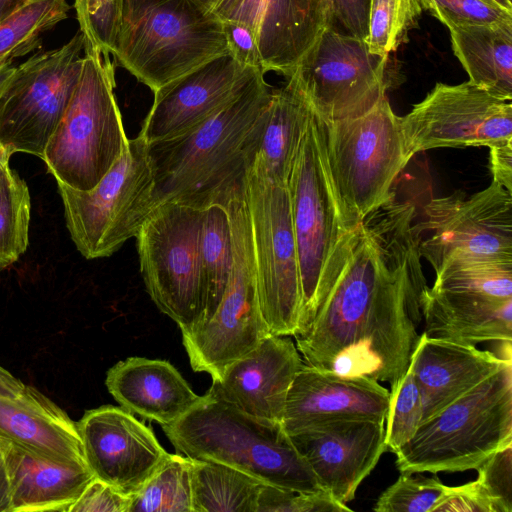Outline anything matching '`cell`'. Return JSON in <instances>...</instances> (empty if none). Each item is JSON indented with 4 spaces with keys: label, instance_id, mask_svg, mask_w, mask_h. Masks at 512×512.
I'll return each instance as SVG.
<instances>
[{
    "label": "cell",
    "instance_id": "cell-1",
    "mask_svg": "<svg viewBox=\"0 0 512 512\" xmlns=\"http://www.w3.org/2000/svg\"><path fill=\"white\" fill-rule=\"evenodd\" d=\"M414 206L392 196L358 226L349 260L309 327L295 335L304 364L387 382L408 370L427 284Z\"/></svg>",
    "mask_w": 512,
    "mask_h": 512
},
{
    "label": "cell",
    "instance_id": "cell-2",
    "mask_svg": "<svg viewBox=\"0 0 512 512\" xmlns=\"http://www.w3.org/2000/svg\"><path fill=\"white\" fill-rule=\"evenodd\" d=\"M258 70L224 107L195 128L147 143L155 206L204 209L240 178L256 153L272 89Z\"/></svg>",
    "mask_w": 512,
    "mask_h": 512
},
{
    "label": "cell",
    "instance_id": "cell-3",
    "mask_svg": "<svg viewBox=\"0 0 512 512\" xmlns=\"http://www.w3.org/2000/svg\"><path fill=\"white\" fill-rule=\"evenodd\" d=\"M286 185L301 286L297 335L309 327L340 277L358 229L349 231L341 219L326 163L324 122L313 108Z\"/></svg>",
    "mask_w": 512,
    "mask_h": 512
},
{
    "label": "cell",
    "instance_id": "cell-4",
    "mask_svg": "<svg viewBox=\"0 0 512 512\" xmlns=\"http://www.w3.org/2000/svg\"><path fill=\"white\" fill-rule=\"evenodd\" d=\"M161 426L183 456L218 462L279 488L324 490L281 423L247 414L207 393L181 418Z\"/></svg>",
    "mask_w": 512,
    "mask_h": 512
},
{
    "label": "cell",
    "instance_id": "cell-5",
    "mask_svg": "<svg viewBox=\"0 0 512 512\" xmlns=\"http://www.w3.org/2000/svg\"><path fill=\"white\" fill-rule=\"evenodd\" d=\"M110 54L154 92L230 53L222 22L198 0H123Z\"/></svg>",
    "mask_w": 512,
    "mask_h": 512
},
{
    "label": "cell",
    "instance_id": "cell-6",
    "mask_svg": "<svg viewBox=\"0 0 512 512\" xmlns=\"http://www.w3.org/2000/svg\"><path fill=\"white\" fill-rule=\"evenodd\" d=\"M510 444L512 362L424 420L395 463L400 472H461Z\"/></svg>",
    "mask_w": 512,
    "mask_h": 512
},
{
    "label": "cell",
    "instance_id": "cell-7",
    "mask_svg": "<svg viewBox=\"0 0 512 512\" xmlns=\"http://www.w3.org/2000/svg\"><path fill=\"white\" fill-rule=\"evenodd\" d=\"M110 54L85 44L82 70L41 159L57 182L92 189L128 147Z\"/></svg>",
    "mask_w": 512,
    "mask_h": 512
},
{
    "label": "cell",
    "instance_id": "cell-8",
    "mask_svg": "<svg viewBox=\"0 0 512 512\" xmlns=\"http://www.w3.org/2000/svg\"><path fill=\"white\" fill-rule=\"evenodd\" d=\"M323 122L326 163L340 216L355 231L394 195L392 186L410 161L400 117L385 95L361 116Z\"/></svg>",
    "mask_w": 512,
    "mask_h": 512
},
{
    "label": "cell",
    "instance_id": "cell-9",
    "mask_svg": "<svg viewBox=\"0 0 512 512\" xmlns=\"http://www.w3.org/2000/svg\"><path fill=\"white\" fill-rule=\"evenodd\" d=\"M242 185L262 316L271 335L294 336L301 286L287 185L271 173L258 152L246 164Z\"/></svg>",
    "mask_w": 512,
    "mask_h": 512
},
{
    "label": "cell",
    "instance_id": "cell-10",
    "mask_svg": "<svg viewBox=\"0 0 512 512\" xmlns=\"http://www.w3.org/2000/svg\"><path fill=\"white\" fill-rule=\"evenodd\" d=\"M242 177L216 199L227 212L232 238V267L224 296L208 322L181 332L192 369L208 373L212 381L271 335L259 306Z\"/></svg>",
    "mask_w": 512,
    "mask_h": 512
},
{
    "label": "cell",
    "instance_id": "cell-11",
    "mask_svg": "<svg viewBox=\"0 0 512 512\" xmlns=\"http://www.w3.org/2000/svg\"><path fill=\"white\" fill-rule=\"evenodd\" d=\"M57 183L71 239L86 259L118 251L156 207L147 142L139 135L92 189Z\"/></svg>",
    "mask_w": 512,
    "mask_h": 512
},
{
    "label": "cell",
    "instance_id": "cell-12",
    "mask_svg": "<svg viewBox=\"0 0 512 512\" xmlns=\"http://www.w3.org/2000/svg\"><path fill=\"white\" fill-rule=\"evenodd\" d=\"M84 46L79 29L60 47L14 67L0 89V147L42 158L77 85Z\"/></svg>",
    "mask_w": 512,
    "mask_h": 512
},
{
    "label": "cell",
    "instance_id": "cell-13",
    "mask_svg": "<svg viewBox=\"0 0 512 512\" xmlns=\"http://www.w3.org/2000/svg\"><path fill=\"white\" fill-rule=\"evenodd\" d=\"M203 210L174 202L161 203L135 237L146 290L181 332L193 329L198 318Z\"/></svg>",
    "mask_w": 512,
    "mask_h": 512
},
{
    "label": "cell",
    "instance_id": "cell-14",
    "mask_svg": "<svg viewBox=\"0 0 512 512\" xmlns=\"http://www.w3.org/2000/svg\"><path fill=\"white\" fill-rule=\"evenodd\" d=\"M417 223L420 254L437 271L454 262H512V192L492 181L466 197L432 198Z\"/></svg>",
    "mask_w": 512,
    "mask_h": 512
},
{
    "label": "cell",
    "instance_id": "cell-15",
    "mask_svg": "<svg viewBox=\"0 0 512 512\" xmlns=\"http://www.w3.org/2000/svg\"><path fill=\"white\" fill-rule=\"evenodd\" d=\"M386 65L365 41L326 26L291 76L315 113L333 122L367 113L386 95Z\"/></svg>",
    "mask_w": 512,
    "mask_h": 512
},
{
    "label": "cell",
    "instance_id": "cell-16",
    "mask_svg": "<svg viewBox=\"0 0 512 512\" xmlns=\"http://www.w3.org/2000/svg\"><path fill=\"white\" fill-rule=\"evenodd\" d=\"M404 150L490 146L512 139V103L470 81L437 83L411 111L400 117Z\"/></svg>",
    "mask_w": 512,
    "mask_h": 512
},
{
    "label": "cell",
    "instance_id": "cell-17",
    "mask_svg": "<svg viewBox=\"0 0 512 512\" xmlns=\"http://www.w3.org/2000/svg\"><path fill=\"white\" fill-rule=\"evenodd\" d=\"M321 487L346 504L387 451L385 420L365 416L322 418L289 434Z\"/></svg>",
    "mask_w": 512,
    "mask_h": 512
},
{
    "label": "cell",
    "instance_id": "cell-18",
    "mask_svg": "<svg viewBox=\"0 0 512 512\" xmlns=\"http://www.w3.org/2000/svg\"><path fill=\"white\" fill-rule=\"evenodd\" d=\"M76 426L94 477L128 496L141 490L169 454L151 428L123 407L87 410Z\"/></svg>",
    "mask_w": 512,
    "mask_h": 512
},
{
    "label": "cell",
    "instance_id": "cell-19",
    "mask_svg": "<svg viewBox=\"0 0 512 512\" xmlns=\"http://www.w3.org/2000/svg\"><path fill=\"white\" fill-rule=\"evenodd\" d=\"M222 23L254 34L265 73L289 78L328 24V0H198Z\"/></svg>",
    "mask_w": 512,
    "mask_h": 512
},
{
    "label": "cell",
    "instance_id": "cell-20",
    "mask_svg": "<svg viewBox=\"0 0 512 512\" xmlns=\"http://www.w3.org/2000/svg\"><path fill=\"white\" fill-rule=\"evenodd\" d=\"M258 70L225 54L169 82L154 91L139 136L150 143L195 128L230 102Z\"/></svg>",
    "mask_w": 512,
    "mask_h": 512
},
{
    "label": "cell",
    "instance_id": "cell-21",
    "mask_svg": "<svg viewBox=\"0 0 512 512\" xmlns=\"http://www.w3.org/2000/svg\"><path fill=\"white\" fill-rule=\"evenodd\" d=\"M302 365L288 336L269 335L212 381L207 394L257 418L281 423L289 388Z\"/></svg>",
    "mask_w": 512,
    "mask_h": 512
},
{
    "label": "cell",
    "instance_id": "cell-22",
    "mask_svg": "<svg viewBox=\"0 0 512 512\" xmlns=\"http://www.w3.org/2000/svg\"><path fill=\"white\" fill-rule=\"evenodd\" d=\"M389 401V390L373 378L342 376L303 363L289 388L281 424L289 435L328 417L386 420Z\"/></svg>",
    "mask_w": 512,
    "mask_h": 512
},
{
    "label": "cell",
    "instance_id": "cell-23",
    "mask_svg": "<svg viewBox=\"0 0 512 512\" xmlns=\"http://www.w3.org/2000/svg\"><path fill=\"white\" fill-rule=\"evenodd\" d=\"M511 358L476 348L420 335L409 368L418 386L423 416L421 423L498 371Z\"/></svg>",
    "mask_w": 512,
    "mask_h": 512
},
{
    "label": "cell",
    "instance_id": "cell-24",
    "mask_svg": "<svg viewBox=\"0 0 512 512\" xmlns=\"http://www.w3.org/2000/svg\"><path fill=\"white\" fill-rule=\"evenodd\" d=\"M0 437L54 462L88 466L76 422L32 386L0 393Z\"/></svg>",
    "mask_w": 512,
    "mask_h": 512
},
{
    "label": "cell",
    "instance_id": "cell-25",
    "mask_svg": "<svg viewBox=\"0 0 512 512\" xmlns=\"http://www.w3.org/2000/svg\"><path fill=\"white\" fill-rule=\"evenodd\" d=\"M420 310L424 333L430 337L474 346L486 341L511 342L512 298L426 286Z\"/></svg>",
    "mask_w": 512,
    "mask_h": 512
},
{
    "label": "cell",
    "instance_id": "cell-26",
    "mask_svg": "<svg viewBox=\"0 0 512 512\" xmlns=\"http://www.w3.org/2000/svg\"><path fill=\"white\" fill-rule=\"evenodd\" d=\"M105 384L121 407L160 425L175 422L202 399L171 363L159 359L121 360L107 371Z\"/></svg>",
    "mask_w": 512,
    "mask_h": 512
},
{
    "label": "cell",
    "instance_id": "cell-27",
    "mask_svg": "<svg viewBox=\"0 0 512 512\" xmlns=\"http://www.w3.org/2000/svg\"><path fill=\"white\" fill-rule=\"evenodd\" d=\"M11 489L12 512H69L94 478L88 466L66 465L0 437Z\"/></svg>",
    "mask_w": 512,
    "mask_h": 512
},
{
    "label": "cell",
    "instance_id": "cell-28",
    "mask_svg": "<svg viewBox=\"0 0 512 512\" xmlns=\"http://www.w3.org/2000/svg\"><path fill=\"white\" fill-rule=\"evenodd\" d=\"M449 30L453 52L469 81L496 97L512 101V24Z\"/></svg>",
    "mask_w": 512,
    "mask_h": 512
},
{
    "label": "cell",
    "instance_id": "cell-29",
    "mask_svg": "<svg viewBox=\"0 0 512 512\" xmlns=\"http://www.w3.org/2000/svg\"><path fill=\"white\" fill-rule=\"evenodd\" d=\"M312 107L294 76L272 91L257 151L267 168L287 182Z\"/></svg>",
    "mask_w": 512,
    "mask_h": 512
},
{
    "label": "cell",
    "instance_id": "cell-30",
    "mask_svg": "<svg viewBox=\"0 0 512 512\" xmlns=\"http://www.w3.org/2000/svg\"><path fill=\"white\" fill-rule=\"evenodd\" d=\"M231 267L229 219L223 205L216 201L203 210L199 242V311L193 329L208 322L216 312L224 296Z\"/></svg>",
    "mask_w": 512,
    "mask_h": 512
},
{
    "label": "cell",
    "instance_id": "cell-31",
    "mask_svg": "<svg viewBox=\"0 0 512 512\" xmlns=\"http://www.w3.org/2000/svg\"><path fill=\"white\" fill-rule=\"evenodd\" d=\"M263 484L230 466L191 459L193 512H257Z\"/></svg>",
    "mask_w": 512,
    "mask_h": 512
},
{
    "label": "cell",
    "instance_id": "cell-32",
    "mask_svg": "<svg viewBox=\"0 0 512 512\" xmlns=\"http://www.w3.org/2000/svg\"><path fill=\"white\" fill-rule=\"evenodd\" d=\"M67 0H29L0 21V65L41 46V36L68 17Z\"/></svg>",
    "mask_w": 512,
    "mask_h": 512
},
{
    "label": "cell",
    "instance_id": "cell-33",
    "mask_svg": "<svg viewBox=\"0 0 512 512\" xmlns=\"http://www.w3.org/2000/svg\"><path fill=\"white\" fill-rule=\"evenodd\" d=\"M129 512H193L191 459L168 454L141 490L131 496Z\"/></svg>",
    "mask_w": 512,
    "mask_h": 512
},
{
    "label": "cell",
    "instance_id": "cell-34",
    "mask_svg": "<svg viewBox=\"0 0 512 512\" xmlns=\"http://www.w3.org/2000/svg\"><path fill=\"white\" fill-rule=\"evenodd\" d=\"M31 201L26 183L6 168L0 175V270L26 251Z\"/></svg>",
    "mask_w": 512,
    "mask_h": 512
},
{
    "label": "cell",
    "instance_id": "cell-35",
    "mask_svg": "<svg viewBox=\"0 0 512 512\" xmlns=\"http://www.w3.org/2000/svg\"><path fill=\"white\" fill-rule=\"evenodd\" d=\"M422 11L420 0H371L366 41L370 53L388 58L416 27Z\"/></svg>",
    "mask_w": 512,
    "mask_h": 512
},
{
    "label": "cell",
    "instance_id": "cell-36",
    "mask_svg": "<svg viewBox=\"0 0 512 512\" xmlns=\"http://www.w3.org/2000/svg\"><path fill=\"white\" fill-rule=\"evenodd\" d=\"M448 486L424 472H401L397 480L377 499L376 512H434Z\"/></svg>",
    "mask_w": 512,
    "mask_h": 512
},
{
    "label": "cell",
    "instance_id": "cell-37",
    "mask_svg": "<svg viewBox=\"0 0 512 512\" xmlns=\"http://www.w3.org/2000/svg\"><path fill=\"white\" fill-rule=\"evenodd\" d=\"M389 392L385 445L387 451L395 454L415 435L422 421L423 409L419 389L409 367Z\"/></svg>",
    "mask_w": 512,
    "mask_h": 512
},
{
    "label": "cell",
    "instance_id": "cell-38",
    "mask_svg": "<svg viewBox=\"0 0 512 512\" xmlns=\"http://www.w3.org/2000/svg\"><path fill=\"white\" fill-rule=\"evenodd\" d=\"M122 2L123 0H75L74 8L85 44L104 53H111L119 27Z\"/></svg>",
    "mask_w": 512,
    "mask_h": 512
},
{
    "label": "cell",
    "instance_id": "cell-39",
    "mask_svg": "<svg viewBox=\"0 0 512 512\" xmlns=\"http://www.w3.org/2000/svg\"><path fill=\"white\" fill-rule=\"evenodd\" d=\"M449 29L461 26L512 24V13L483 0H420Z\"/></svg>",
    "mask_w": 512,
    "mask_h": 512
},
{
    "label": "cell",
    "instance_id": "cell-40",
    "mask_svg": "<svg viewBox=\"0 0 512 512\" xmlns=\"http://www.w3.org/2000/svg\"><path fill=\"white\" fill-rule=\"evenodd\" d=\"M328 491L298 492L263 484L257 512H351Z\"/></svg>",
    "mask_w": 512,
    "mask_h": 512
},
{
    "label": "cell",
    "instance_id": "cell-41",
    "mask_svg": "<svg viewBox=\"0 0 512 512\" xmlns=\"http://www.w3.org/2000/svg\"><path fill=\"white\" fill-rule=\"evenodd\" d=\"M476 469V482L494 512H512V444L493 453Z\"/></svg>",
    "mask_w": 512,
    "mask_h": 512
},
{
    "label": "cell",
    "instance_id": "cell-42",
    "mask_svg": "<svg viewBox=\"0 0 512 512\" xmlns=\"http://www.w3.org/2000/svg\"><path fill=\"white\" fill-rule=\"evenodd\" d=\"M131 496L93 478L69 512H129Z\"/></svg>",
    "mask_w": 512,
    "mask_h": 512
},
{
    "label": "cell",
    "instance_id": "cell-43",
    "mask_svg": "<svg viewBox=\"0 0 512 512\" xmlns=\"http://www.w3.org/2000/svg\"><path fill=\"white\" fill-rule=\"evenodd\" d=\"M371 0H328V24L336 22L348 34L367 41Z\"/></svg>",
    "mask_w": 512,
    "mask_h": 512
},
{
    "label": "cell",
    "instance_id": "cell-44",
    "mask_svg": "<svg viewBox=\"0 0 512 512\" xmlns=\"http://www.w3.org/2000/svg\"><path fill=\"white\" fill-rule=\"evenodd\" d=\"M494 512L492 504L475 481L448 487L434 512Z\"/></svg>",
    "mask_w": 512,
    "mask_h": 512
},
{
    "label": "cell",
    "instance_id": "cell-45",
    "mask_svg": "<svg viewBox=\"0 0 512 512\" xmlns=\"http://www.w3.org/2000/svg\"><path fill=\"white\" fill-rule=\"evenodd\" d=\"M222 24L229 53L244 67L259 69L265 73L253 32L240 23L225 22Z\"/></svg>",
    "mask_w": 512,
    "mask_h": 512
},
{
    "label": "cell",
    "instance_id": "cell-46",
    "mask_svg": "<svg viewBox=\"0 0 512 512\" xmlns=\"http://www.w3.org/2000/svg\"><path fill=\"white\" fill-rule=\"evenodd\" d=\"M489 149L492 181L512 192V139L490 145Z\"/></svg>",
    "mask_w": 512,
    "mask_h": 512
},
{
    "label": "cell",
    "instance_id": "cell-47",
    "mask_svg": "<svg viewBox=\"0 0 512 512\" xmlns=\"http://www.w3.org/2000/svg\"><path fill=\"white\" fill-rule=\"evenodd\" d=\"M0 512H12L11 489L8 472L0 451Z\"/></svg>",
    "mask_w": 512,
    "mask_h": 512
},
{
    "label": "cell",
    "instance_id": "cell-48",
    "mask_svg": "<svg viewBox=\"0 0 512 512\" xmlns=\"http://www.w3.org/2000/svg\"><path fill=\"white\" fill-rule=\"evenodd\" d=\"M25 384L0 366V393L15 395L25 388Z\"/></svg>",
    "mask_w": 512,
    "mask_h": 512
},
{
    "label": "cell",
    "instance_id": "cell-49",
    "mask_svg": "<svg viewBox=\"0 0 512 512\" xmlns=\"http://www.w3.org/2000/svg\"><path fill=\"white\" fill-rule=\"evenodd\" d=\"M29 0H0V21Z\"/></svg>",
    "mask_w": 512,
    "mask_h": 512
},
{
    "label": "cell",
    "instance_id": "cell-50",
    "mask_svg": "<svg viewBox=\"0 0 512 512\" xmlns=\"http://www.w3.org/2000/svg\"><path fill=\"white\" fill-rule=\"evenodd\" d=\"M493 6L499 7L507 12L512 13V0H483Z\"/></svg>",
    "mask_w": 512,
    "mask_h": 512
},
{
    "label": "cell",
    "instance_id": "cell-51",
    "mask_svg": "<svg viewBox=\"0 0 512 512\" xmlns=\"http://www.w3.org/2000/svg\"><path fill=\"white\" fill-rule=\"evenodd\" d=\"M11 154L8 153L4 148L0 147V175L9 167V159Z\"/></svg>",
    "mask_w": 512,
    "mask_h": 512
}]
</instances>
